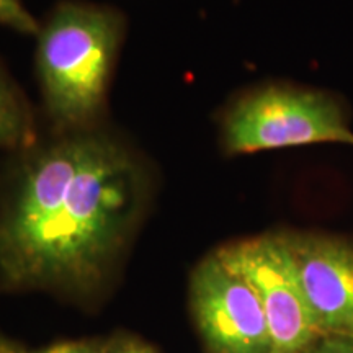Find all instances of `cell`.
Listing matches in <instances>:
<instances>
[{"label":"cell","mask_w":353,"mask_h":353,"mask_svg":"<svg viewBox=\"0 0 353 353\" xmlns=\"http://www.w3.org/2000/svg\"><path fill=\"white\" fill-rule=\"evenodd\" d=\"M121 37L120 12L83 2L59 3L39 26L38 76L61 134L90 131L100 117Z\"/></svg>","instance_id":"7a4b0ae2"},{"label":"cell","mask_w":353,"mask_h":353,"mask_svg":"<svg viewBox=\"0 0 353 353\" xmlns=\"http://www.w3.org/2000/svg\"><path fill=\"white\" fill-rule=\"evenodd\" d=\"M321 335L353 341V237L281 232Z\"/></svg>","instance_id":"8992f818"},{"label":"cell","mask_w":353,"mask_h":353,"mask_svg":"<svg viewBox=\"0 0 353 353\" xmlns=\"http://www.w3.org/2000/svg\"><path fill=\"white\" fill-rule=\"evenodd\" d=\"M105 345H107V342L85 339V341L57 342L50 347H43L26 353H105Z\"/></svg>","instance_id":"9c48e42d"},{"label":"cell","mask_w":353,"mask_h":353,"mask_svg":"<svg viewBox=\"0 0 353 353\" xmlns=\"http://www.w3.org/2000/svg\"><path fill=\"white\" fill-rule=\"evenodd\" d=\"M33 139L32 114L19 90L0 69V148L28 149Z\"/></svg>","instance_id":"52a82bcc"},{"label":"cell","mask_w":353,"mask_h":353,"mask_svg":"<svg viewBox=\"0 0 353 353\" xmlns=\"http://www.w3.org/2000/svg\"><path fill=\"white\" fill-rule=\"evenodd\" d=\"M353 145L343 105L324 90L265 85L234 101L223 120L229 154H250L307 144Z\"/></svg>","instance_id":"3957f363"},{"label":"cell","mask_w":353,"mask_h":353,"mask_svg":"<svg viewBox=\"0 0 353 353\" xmlns=\"http://www.w3.org/2000/svg\"><path fill=\"white\" fill-rule=\"evenodd\" d=\"M0 353H26L19 343L12 342L10 339H6L0 335Z\"/></svg>","instance_id":"7c38bea8"},{"label":"cell","mask_w":353,"mask_h":353,"mask_svg":"<svg viewBox=\"0 0 353 353\" xmlns=\"http://www.w3.org/2000/svg\"><path fill=\"white\" fill-rule=\"evenodd\" d=\"M145 175L130 151L95 131L28 151L0 200V290L100 291L139 224Z\"/></svg>","instance_id":"6da1fadb"},{"label":"cell","mask_w":353,"mask_h":353,"mask_svg":"<svg viewBox=\"0 0 353 353\" xmlns=\"http://www.w3.org/2000/svg\"><path fill=\"white\" fill-rule=\"evenodd\" d=\"M216 252L254 288L267 317L273 353H299L321 337L281 232L234 241Z\"/></svg>","instance_id":"277c9868"},{"label":"cell","mask_w":353,"mask_h":353,"mask_svg":"<svg viewBox=\"0 0 353 353\" xmlns=\"http://www.w3.org/2000/svg\"><path fill=\"white\" fill-rule=\"evenodd\" d=\"M0 25L23 34H38L39 25L21 0H0Z\"/></svg>","instance_id":"ba28073f"},{"label":"cell","mask_w":353,"mask_h":353,"mask_svg":"<svg viewBox=\"0 0 353 353\" xmlns=\"http://www.w3.org/2000/svg\"><path fill=\"white\" fill-rule=\"evenodd\" d=\"M190 307L206 353H273L257 294L218 252L193 270Z\"/></svg>","instance_id":"5b68a950"},{"label":"cell","mask_w":353,"mask_h":353,"mask_svg":"<svg viewBox=\"0 0 353 353\" xmlns=\"http://www.w3.org/2000/svg\"><path fill=\"white\" fill-rule=\"evenodd\" d=\"M299 353H353V341L332 335H321Z\"/></svg>","instance_id":"30bf717a"},{"label":"cell","mask_w":353,"mask_h":353,"mask_svg":"<svg viewBox=\"0 0 353 353\" xmlns=\"http://www.w3.org/2000/svg\"><path fill=\"white\" fill-rule=\"evenodd\" d=\"M105 353H157L151 345L130 335H118L105 345Z\"/></svg>","instance_id":"8fae6325"}]
</instances>
